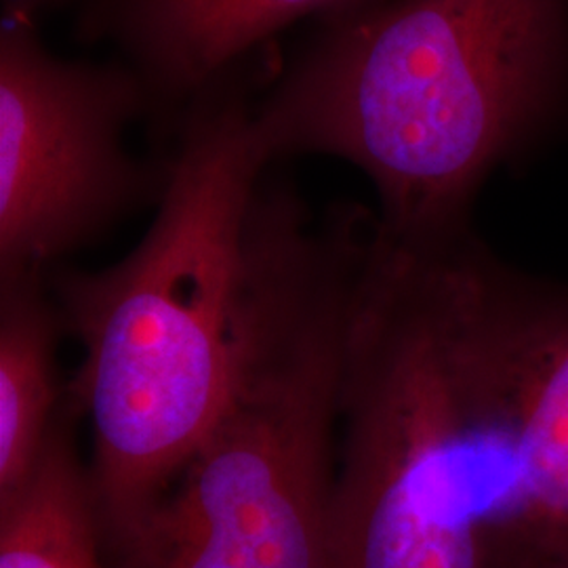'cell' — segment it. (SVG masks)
I'll return each instance as SVG.
<instances>
[{
  "instance_id": "cell-1",
  "label": "cell",
  "mask_w": 568,
  "mask_h": 568,
  "mask_svg": "<svg viewBox=\"0 0 568 568\" xmlns=\"http://www.w3.org/2000/svg\"><path fill=\"white\" fill-rule=\"evenodd\" d=\"M276 161L255 108L222 89L187 105L156 215L121 262L55 267L49 286L82 347L68 403L116 562L178 480L224 400L251 274L253 211Z\"/></svg>"
},
{
  "instance_id": "cell-2",
  "label": "cell",
  "mask_w": 568,
  "mask_h": 568,
  "mask_svg": "<svg viewBox=\"0 0 568 568\" xmlns=\"http://www.w3.org/2000/svg\"><path fill=\"white\" fill-rule=\"evenodd\" d=\"M567 105L568 0H371L318 20L255 114L276 159L358 166L382 232L434 243Z\"/></svg>"
},
{
  "instance_id": "cell-3",
  "label": "cell",
  "mask_w": 568,
  "mask_h": 568,
  "mask_svg": "<svg viewBox=\"0 0 568 568\" xmlns=\"http://www.w3.org/2000/svg\"><path fill=\"white\" fill-rule=\"evenodd\" d=\"M377 215L265 182L224 400L116 568H326L342 387Z\"/></svg>"
},
{
  "instance_id": "cell-4",
  "label": "cell",
  "mask_w": 568,
  "mask_h": 568,
  "mask_svg": "<svg viewBox=\"0 0 568 568\" xmlns=\"http://www.w3.org/2000/svg\"><path fill=\"white\" fill-rule=\"evenodd\" d=\"M466 230L377 224L347 337L326 568H497L506 450Z\"/></svg>"
},
{
  "instance_id": "cell-5",
  "label": "cell",
  "mask_w": 568,
  "mask_h": 568,
  "mask_svg": "<svg viewBox=\"0 0 568 568\" xmlns=\"http://www.w3.org/2000/svg\"><path fill=\"white\" fill-rule=\"evenodd\" d=\"M152 105L124 61L68 60L28 21L0 32V283L47 276L138 209L159 203L166 156L126 129Z\"/></svg>"
},
{
  "instance_id": "cell-6",
  "label": "cell",
  "mask_w": 568,
  "mask_h": 568,
  "mask_svg": "<svg viewBox=\"0 0 568 568\" xmlns=\"http://www.w3.org/2000/svg\"><path fill=\"white\" fill-rule=\"evenodd\" d=\"M480 323L506 448L499 568H568V286L487 248Z\"/></svg>"
},
{
  "instance_id": "cell-7",
  "label": "cell",
  "mask_w": 568,
  "mask_h": 568,
  "mask_svg": "<svg viewBox=\"0 0 568 568\" xmlns=\"http://www.w3.org/2000/svg\"><path fill=\"white\" fill-rule=\"evenodd\" d=\"M371 0H87L82 39L110 42L138 72L152 105L194 103L286 28ZM187 103V105H190Z\"/></svg>"
},
{
  "instance_id": "cell-8",
  "label": "cell",
  "mask_w": 568,
  "mask_h": 568,
  "mask_svg": "<svg viewBox=\"0 0 568 568\" xmlns=\"http://www.w3.org/2000/svg\"><path fill=\"white\" fill-rule=\"evenodd\" d=\"M47 276L0 283V501L32 478L68 398V331Z\"/></svg>"
},
{
  "instance_id": "cell-9",
  "label": "cell",
  "mask_w": 568,
  "mask_h": 568,
  "mask_svg": "<svg viewBox=\"0 0 568 568\" xmlns=\"http://www.w3.org/2000/svg\"><path fill=\"white\" fill-rule=\"evenodd\" d=\"M81 424L65 398L32 478L0 501V568H116L79 448Z\"/></svg>"
},
{
  "instance_id": "cell-10",
  "label": "cell",
  "mask_w": 568,
  "mask_h": 568,
  "mask_svg": "<svg viewBox=\"0 0 568 568\" xmlns=\"http://www.w3.org/2000/svg\"><path fill=\"white\" fill-rule=\"evenodd\" d=\"M9 11H11V20L28 21L41 13L47 11L51 7H58L63 0H4Z\"/></svg>"
}]
</instances>
